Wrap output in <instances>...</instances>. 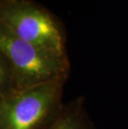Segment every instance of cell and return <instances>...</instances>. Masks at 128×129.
Segmentation results:
<instances>
[{
	"instance_id": "obj_1",
	"label": "cell",
	"mask_w": 128,
	"mask_h": 129,
	"mask_svg": "<svg viewBox=\"0 0 128 129\" xmlns=\"http://www.w3.org/2000/svg\"><path fill=\"white\" fill-rule=\"evenodd\" d=\"M68 56H61L27 43L0 27V98L53 82H66Z\"/></svg>"
},
{
	"instance_id": "obj_2",
	"label": "cell",
	"mask_w": 128,
	"mask_h": 129,
	"mask_svg": "<svg viewBox=\"0 0 128 129\" xmlns=\"http://www.w3.org/2000/svg\"><path fill=\"white\" fill-rule=\"evenodd\" d=\"M0 27L43 50L68 56L64 24L49 10L33 1L0 0Z\"/></svg>"
},
{
	"instance_id": "obj_3",
	"label": "cell",
	"mask_w": 128,
	"mask_h": 129,
	"mask_svg": "<svg viewBox=\"0 0 128 129\" xmlns=\"http://www.w3.org/2000/svg\"><path fill=\"white\" fill-rule=\"evenodd\" d=\"M65 82L0 98V129H46L63 107Z\"/></svg>"
},
{
	"instance_id": "obj_4",
	"label": "cell",
	"mask_w": 128,
	"mask_h": 129,
	"mask_svg": "<svg viewBox=\"0 0 128 129\" xmlns=\"http://www.w3.org/2000/svg\"><path fill=\"white\" fill-rule=\"evenodd\" d=\"M46 129H97L85 106V98L80 96L65 103L56 119Z\"/></svg>"
}]
</instances>
